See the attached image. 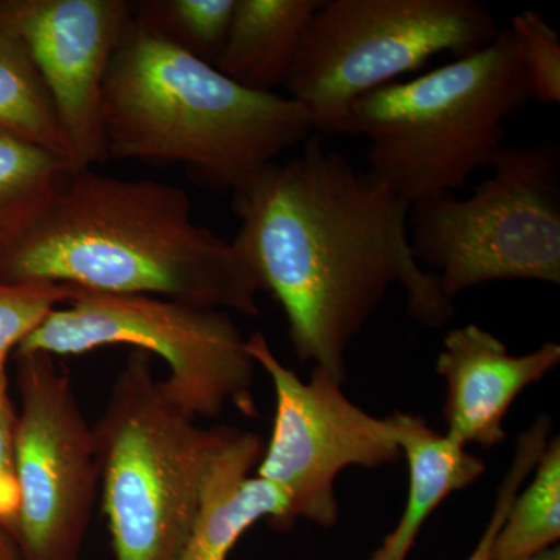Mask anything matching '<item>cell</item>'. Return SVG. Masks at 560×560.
Returning <instances> with one entry per match:
<instances>
[{"label":"cell","instance_id":"1","mask_svg":"<svg viewBox=\"0 0 560 560\" xmlns=\"http://www.w3.org/2000/svg\"><path fill=\"white\" fill-rule=\"evenodd\" d=\"M235 248L279 302L298 359L345 383L348 350L393 285L416 323L442 327L455 304L412 253L411 205L382 176L360 171L311 136L234 195Z\"/></svg>","mask_w":560,"mask_h":560},{"label":"cell","instance_id":"2","mask_svg":"<svg viewBox=\"0 0 560 560\" xmlns=\"http://www.w3.org/2000/svg\"><path fill=\"white\" fill-rule=\"evenodd\" d=\"M0 279L153 296L259 315V280L234 243L195 223L189 195L154 179L72 171Z\"/></svg>","mask_w":560,"mask_h":560},{"label":"cell","instance_id":"3","mask_svg":"<svg viewBox=\"0 0 560 560\" xmlns=\"http://www.w3.org/2000/svg\"><path fill=\"white\" fill-rule=\"evenodd\" d=\"M102 114L109 160L179 164L232 195L315 132L289 95L243 88L132 20L106 73Z\"/></svg>","mask_w":560,"mask_h":560},{"label":"cell","instance_id":"4","mask_svg":"<svg viewBox=\"0 0 560 560\" xmlns=\"http://www.w3.org/2000/svg\"><path fill=\"white\" fill-rule=\"evenodd\" d=\"M530 101L518 40L500 28L485 49L361 98L352 136L370 140V171L412 205L456 194L490 167L504 124Z\"/></svg>","mask_w":560,"mask_h":560},{"label":"cell","instance_id":"5","mask_svg":"<svg viewBox=\"0 0 560 560\" xmlns=\"http://www.w3.org/2000/svg\"><path fill=\"white\" fill-rule=\"evenodd\" d=\"M132 349L92 427L114 560H178L230 427L205 429Z\"/></svg>","mask_w":560,"mask_h":560},{"label":"cell","instance_id":"6","mask_svg":"<svg viewBox=\"0 0 560 560\" xmlns=\"http://www.w3.org/2000/svg\"><path fill=\"white\" fill-rule=\"evenodd\" d=\"M477 0H323L291 68L289 97L316 135L352 136V109L442 54L485 49L499 33Z\"/></svg>","mask_w":560,"mask_h":560},{"label":"cell","instance_id":"7","mask_svg":"<svg viewBox=\"0 0 560 560\" xmlns=\"http://www.w3.org/2000/svg\"><path fill=\"white\" fill-rule=\"evenodd\" d=\"M490 167L469 197L436 195L408 213L412 253L451 301L501 280L560 283L559 143L503 145Z\"/></svg>","mask_w":560,"mask_h":560},{"label":"cell","instance_id":"8","mask_svg":"<svg viewBox=\"0 0 560 560\" xmlns=\"http://www.w3.org/2000/svg\"><path fill=\"white\" fill-rule=\"evenodd\" d=\"M130 346L167 364L164 383L194 418H219L228 405L257 415V364L230 313L153 296L83 291L55 308L16 353L84 355Z\"/></svg>","mask_w":560,"mask_h":560},{"label":"cell","instance_id":"9","mask_svg":"<svg viewBox=\"0 0 560 560\" xmlns=\"http://www.w3.org/2000/svg\"><path fill=\"white\" fill-rule=\"evenodd\" d=\"M16 357L20 511L11 541L20 560H81L101 493L94 433L57 359Z\"/></svg>","mask_w":560,"mask_h":560},{"label":"cell","instance_id":"10","mask_svg":"<svg viewBox=\"0 0 560 560\" xmlns=\"http://www.w3.org/2000/svg\"><path fill=\"white\" fill-rule=\"evenodd\" d=\"M246 350L267 372L275 388L276 412L256 477L282 490L298 518L331 528L340 508L335 481L348 467L378 469L400 458L388 418L361 410L346 396L342 383L315 368L304 382L272 352L256 331Z\"/></svg>","mask_w":560,"mask_h":560},{"label":"cell","instance_id":"11","mask_svg":"<svg viewBox=\"0 0 560 560\" xmlns=\"http://www.w3.org/2000/svg\"><path fill=\"white\" fill-rule=\"evenodd\" d=\"M130 21L127 0H0V22L25 44L49 92L73 171L109 160L103 84Z\"/></svg>","mask_w":560,"mask_h":560},{"label":"cell","instance_id":"12","mask_svg":"<svg viewBox=\"0 0 560 560\" xmlns=\"http://www.w3.org/2000/svg\"><path fill=\"white\" fill-rule=\"evenodd\" d=\"M559 363L558 342L512 355L500 338L477 324L448 331L436 360V372L447 388L445 434L460 447H495L506 438L504 420L512 404Z\"/></svg>","mask_w":560,"mask_h":560},{"label":"cell","instance_id":"13","mask_svg":"<svg viewBox=\"0 0 560 560\" xmlns=\"http://www.w3.org/2000/svg\"><path fill=\"white\" fill-rule=\"evenodd\" d=\"M264 447L259 434L230 427L210 459L200 510L178 560H226L243 534L259 522L279 529L293 526L282 490L250 475Z\"/></svg>","mask_w":560,"mask_h":560},{"label":"cell","instance_id":"14","mask_svg":"<svg viewBox=\"0 0 560 560\" xmlns=\"http://www.w3.org/2000/svg\"><path fill=\"white\" fill-rule=\"evenodd\" d=\"M394 440L408 463V497L396 528L372 552L370 560H408L420 529L442 501L480 480L486 464L447 434L431 429L422 416H388Z\"/></svg>","mask_w":560,"mask_h":560},{"label":"cell","instance_id":"15","mask_svg":"<svg viewBox=\"0 0 560 560\" xmlns=\"http://www.w3.org/2000/svg\"><path fill=\"white\" fill-rule=\"evenodd\" d=\"M323 0H237L215 68L243 88L285 86L302 39Z\"/></svg>","mask_w":560,"mask_h":560},{"label":"cell","instance_id":"16","mask_svg":"<svg viewBox=\"0 0 560 560\" xmlns=\"http://www.w3.org/2000/svg\"><path fill=\"white\" fill-rule=\"evenodd\" d=\"M72 171L65 158L0 130V259L32 230Z\"/></svg>","mask_w":560,"mask_h":560},{"label":"cell","instance_id":"17","mask_svg":"<svg viewBox=\"0 0 560 560\" xmlns=\"http://www.w3.org/2000/svg\"><path fill=\"white\" fill-rule=\"evenodd\" d=\"M0 130L36 143L69 162L49 92L20 36L0 22ZM72 165V164H70Z\"/></svg>","mask_w":560,"mask_h":560},{"label":"cell","instance_id":"18","mask_svg":"<svg viewBox=\"0 0 560 560\" xmlns=\"http://www.w3.org/2000/svg\"><path fill=\"white\" fill-rule=\"evenodd\" d=\"M525 489L518 490L493 539L490 560H529L560 537V441H548Z\"/></svg>","mask_w":560,"mask_h":560},{"label":"cell","instance_id":"19","mask_svg":"<svg viewBox=\"0 0 560 560\" xmlns=\"http://www.w3.org/2000/svg\"><path fill=\"white\" fill-rule=\"evenodd\" d=\"M237 0H138L130 2L131 20L176 49L215 66Z\"/></svg>","mask_w":560,"mask_h":560},{"label":"cell","instance_id":"20","mask_svg":"<svg viewBox=\"0 0 560 560\" xmlns=\"http://www.w3.org/2000/svg\"><path fill=\"white\" fill-rule=\"evenodd\" d=\"M83 290L61 283L9 282L0 279V366L38 329L55 308Z\"/></svg>","mask_w":560,"mask_h":560},{"label":"cell","instance_id":"21","mask_svg":"<svg viewBox=\"0 0 560 560\" xmlns=\"http://www.w3.org/2000/svg\"><path fill=\"white\" fill-rule=\"evenodd\" d=\"M511 31L521 46L523 66L533 101L558 105L560 102V39L558 32L537 11L515 14Z\"/></svg>","mask_w":560,"mask_h":560},{"label":"cell","instance_id":"22","mask_svg":"<svg viewBox=\"0 0 560 560\" xmlns=\"http://www.w3.org/2000/svg\"><path fill=\"white\" fill-rule=\"evenodd\" d=\"M18 411L11 401L9 375L0 366V528L13 536L20 511V489L16 477Z\"/></svg>","mask_w":560,"mask_h":560},{"label":"cell","instance_id":"23","mask_svg":"<svg viewBox=\"0 0 560 560\" xmlns=\"http://www.w3.org/2000/svg\"><path fill=\"white\" fill-rule=\"evenodd\" d=\"M544 445L534 436L518 438L517 447H515L514 459L510 470L504 475L501 481L499 492H497L495 504H493L492 515H490L488 526L478 540L477 547L471 551L467 560H490V550H492L493 539L503 525L510 511L512 501L522 489L523 482L528 480L529 474H533L537 460H539Z\"/></svg>","mask_w":560,"mask_h":560},{"label":"cell","instance_id":"24","mask_svg":"<svg viewBox=\"0 0 560 560\" xmlns=\"http://www.w3.org/2000/svg\"><path fill=\"white\" fill-rule=\"evenodd\" d=\"M0 560H20L16 550H14L13 541L2 528H0Z\"/></svg>","mask_w":560,"mask_h":560},{"label":"cell","instance_id":"25","mask_svg":"<svg viewBox=\"0 0 560 560\" xmlns=\"http://www.w3.org/2000/svg\"><path fill=\"white\" fill-rule=\"evenodd\" d=\"M529 560H560L559 556V545L556 547L548 548V550L539 552V555L534 556Z\"/></svg>","mask_w":560,"mask_h":560}]
</instances>
